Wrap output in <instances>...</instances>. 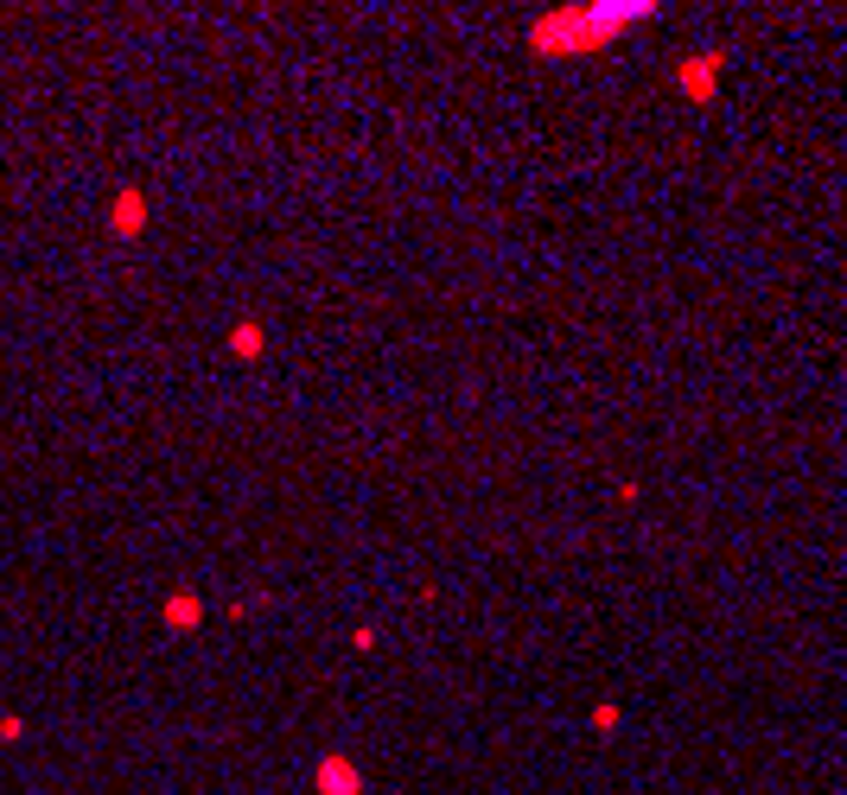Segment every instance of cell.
<instances>
[{
  "label": "cell",
  "instance_id": "2",
  "mask_svg": "<svg viewBox=\"0 0 847 795\" xmlns=\"http://www.w3.org/2000/svg\"><path fill=\"white\" fill-rule=\"evenodd\" d=\"M319 795H357V770L344 758H326L319 763Z\"/></svg>",
  "mask_w": 847,
  "mask_h": 795
},
{
  "label": "cell",
  "instance_id": "4",
  "mask_svg": "<svg viewBox=\"0 0 847 795\" xmlns=\"http://www.w3.org/2000/svg\"><path fill=\"white\" fill-rule=\"evenodd\" d=\"M230 344H236L243 357H256V351H261V331H256V325H243V331H236V337H230Z\"/></svg>",
  "mask_w": 847,
  "mask_h": 795
},
{
  "label": "cell",
  "instance_id": "1",
  "mask_svg": "<svg viewBox=\"0 0 847 795\" xmlns=\"http://www.w3.org/2000/svg\"><path fill=\"white\" fill-rule=\"evenodd\" d=\"M109 229L121 236V242H134L141 229H148V198H141V185H121L109 204Z\"/></svg>",
  "mask_w": 847,
  "mask_h": 795
},
{
  "label": "cell",
  "instance_id": "3",
  "mask_svg": "<svg viewBox=\"0 0 847 795\" xmlns=\"http://www.w3.org/2000/svg\"><path fill=\"white\" fill-rule=\"evenodd\" d=\"M198 617H204V605H198L191 592H173V598H166V624H173V630H191Z\"/></svg>",
  "mask_w": 847,
  "mask_h": 795
}]
</instances>
